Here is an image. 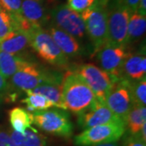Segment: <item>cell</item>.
<instances>
[{
  "label": "cell",
  "instance_id": "1",
  "mask_svg": "<svg viewBox=\"0 0 146 146\" xmlns=\"http://www.w3.org/2000/svg\"><path fill=\"white\" fill-rule=\"evenodd\" d=\"M97 100L94 92L79 75L68 71L62 80V102L65 110L80 115Z\"/></svg>",
  "mask_w": 146,
  "mask_h": 146
},
{
  "label": "cell",
  "instance_id": "2",
  "mask_svg": "<svg viewBox=\"0 0 146 146\" xmlns=\"http://www.w3.org/2000/svg\"><path fill=\"white\" fill-rule=\"evenodd\" d=\"M110 0H98V2L80 13L83 19L86 33L94 47V52L107 43V6Z\"/></svg>",
  "mask_w": 146,
  "mask_h": 146
},
{
  "label": "cell",
  "instance_id": "3",
  "mask_svg": "<svg viewBox=\"0 0 146 146\" xmlns=\"http://www.w3.org/2000/svg\"><path fill=\"white\" fill-rule=\"evenodd\" d=\"M29 46L46 63L59 68H67L68 58L54 42L49 32L42 27H31L27 30Z\"/></svg>",
  "mask_w": 146,
  "mask_h": 146
},
{
  "label": "cell",
  "instance_id": "4",
  "mask_svg": "<svg viewBox=\"0 0 146 146\" xmlns=\"http://www.w3.org/2000/svg\"><path fill=\"white\" fill-rule=\"evenodd\" d=\"M32 115L33 124L41 130L65 139L72 136L74 127L67 110L59 108L48 109L33 112Z\"/></svg>",
  "mask_w": 146,
  "mask_h": 146
},
{
  "label": "cell",
  "instance_id": "5",
  "mask_svg": "<svg viewBox=\"0 0 146 146\" xmlns=\"http://www.w3.org/2000/svg\"><path fill=\"white\" fill-rule=\"evenodd\" d=\"M108 11L107 43L111 46H126L127 26L131 11L123 0H114Z\"/></svg>",
  "mask_w": 146,
  "mask_h": 146
},
{
  "label": "cell",
  "instance_id": "6",
  "mask_svg": "<svg viewBox=\"0 0 146 146\" xmlns=\"http://www.w3.org/2000/svg\"><path fill=\"white\" fill-rule=\"evenodd\" d=\"M73 72L83 79L94 92L96 98L102 102H106L110 90L120 78L110 75L92 63L82 64Z\"/></svg>",
  "mask_w": 146,
  "mask_h": 146
},
{
  "label": "cell",
  "instance_id": "7",
  "mask_svg": "<svg viewBox=\"0 0 146 146\" xmlns=\"http://www.w3.org/2000/svg\"><path fill=\"white\" fill-rule=\"evenodd\" d=\"M125 123H114L89 127L74 137L76 146H90L110 142H117L124 135Z\"/></svg>",
  "mask_w": 146,
  "mask_h": 146
},
{
  "label": "cell",
  "instance_id": "8",
  "mask_svg": "<svg viewBox=\"0 0 146 146\" xmlns=\"http://www.w3.org/2000/svg\"><path fill=\"white\" fill-rule=\"evenodd\" d=\"M54 26L66 32L75 38L81 40L86 34L83 19L80 13L70 9L68 6L63 4L54 7L50 13Z\"/></svg>",
  "mask_w": 146,
  "mask_h": 146
},
{
  "label": "cell",
  "instance_id": "9",
  "mask_svg": "<svg viewBox=\"0 0 146 146\" xmlns=\"http://www.w3.org/2000/svg\"><path fill=\"white\" fill-rule=\"evenodd\" d=\"M130 80L120 77L108 94L105 103L116 116L125 122L127 115L133 106L129 89Z\"/></svg>",
  "mask_w": 146,
  "mask_h": 146
},
{
  "label": "cell",
  "instance_id": "10",
  "mask_svg": "<svg viewBox=\"0 0 146 146\" xmlns=\"http://www.w3.org/2000/svg\"><path fill=\"white\" fill-rule=\"evenodd\" d=\"M77 123L82 129L114 123H125L108 108L105 102L97 99L92 106L77 115Z\"/></svg>",
  "mask_w": 146,
  "mask_h": 146
},
{
  "label": "cell",
  "instance_id": "11",
  "mask_svg": "<svg viewBox=\"0 0 146 146\" xmlns=\"http://www.w3.org/2000/svg\"><path fill=\"white\" fill-rule=\"evenodd\" d=\"M128 54L126 46L106 44L96 52V56L101 66L100 68L110 75L120 77L121 70Z\"/></svg>",
  "mask_w": 146,
  "mask_h": 146
},
{
  "label": "cell",
  "instance_id": "12",
  "mask_svg": "<svg viewBox=\"0 0 146 146\" xmlns=\"http://www.w3.org/2000/svg\"><path fill=\"white\" fill-rule=\"evenodd\" d=\"M48 72L38 64L29 62L11 77V84L16 89L25 92L32 90L46 78Z\"/></svg>",
  "mask_w": 146,
  "mask_h": 146
},
{
  "label": "cell",
  "instance_id": "13",
  "mask_svg": "<svg viewBox=\"0 0 146 146\" xmlns=\"http://www.w3.org/2000/svg\"><path fill=\"white\" fill-rule=\"evenodd\" d=\"M62 80L63 76L59 73L48 72L46 78L42 83L28 91L43 95L52 102L54 107L64 110L62 102Z\"/></svg>",
  "mask_w": 146,
  "mask_h": 146
},
{
  "label": "cell",
  "instance_id": "14",
  "mask_svg": "<svg viewBox=\"0 0 146 146\" xmlns=\"http://www.w3.org/2000/svg\"><path fill=\"white\" fill-rule=\"evenodd\" d=\"M21 15L31 26L35 27H42L50 19L44 0H21Z\"/></svg>",
  "mask_w": 146,
  "mask_h": 146
},
{
  "label": "cell",
  "instance_id": "15",
  "mask_svg": "<svg viewBox=\"0 0 146 146\" xmlns=\"http://www.w3.org/2000/svg\"><path fill=\"white\" fill-rule=\"evenodd\" d=\"M146 58L145 52L129 53L121 70L120 77L129 80H140L145 77Z\"/></svg>",
  "mask_w": 146,
  "mask_h": 146
},
{
  "label": "cell",
  "instance_id": "16",
  "mask_svg": "<svg viewBox=\"0 0 146 146\" xmlns=\"http://www.w3.org/2000/svg\"><path fill=\"white\" fill-rule=\"evenodd\" d=\"M48 32L58 48L67 57H77L81 54L82 48L76 38L55 26L50 27Z\"/></svg>",
  "mask_w": 146,
  "mask_h": 146
},
{
  "label": "cell",
  "instance_id": "17",
  "mask_svg": "<svg viewBox=\"0 0 146 146\" xmlns=\"http://www.w3.org/2000/svg\"><path fill=\"white\" fill-rule=\"evenodd\" d=\"M29 46V39L27 31L17 29L0 41V51L18 54Z\"/></svg>",
  "mask_w": 146,
  "mask_h": 146
},
{
  "label": "cell",
  "instance_id": "18",
  "mask_svg": "<svg viewBox=\"0 0 146 146\" xmlns=\"http://www.w3.org/2000/svg\"><path fill=\"white\" fill-rule=\"evenodd\" d=\"M9 132L16 146H47L46 137L34 127L27 129L23 134L12 129H9Z\"/></svg>",
  "mask_w": 146,
  "mask_h": 146
},
{
  "label": "cell",
  "instance_id": "19",
  "mask_svg": "<svg viewBox=\"0 0 146 146\" xmlns=\"http://www.w3.org/2000/svg\"><path fill=\"white\" fill-rule=\"evenodd\" d=\"M29 62L19 54L0 51V73L5 79H9Z\"/></svg>",
  "mask_w": 146,
  "mask_h": 146
},
{
  "label": "cell",
  "instance_id": "20",
  "mask_svg": "<svg viewBox=\"0 0 146 146\" xmlns=\"http://www.w3.org/2000/svg\"><path fill=\"white\" fill-rule=\"evenodd\" d=\"M9 121L13 131L19 133H25L27 129L33 127V118L31 112L23 107H14L9 111Z\"/></svg>",
  "mask_w": 146,
  "mask_h": 146
},
{
  "label": "cell",
  "instance_id": "21",
  "mask_svg": "<svg viewBox=\"0 0 146 146\" xmlns=\"http://www.w3.org/2000/svg\"><path fill=\"white\" fill-rule=\"evenodd\" d=\"M125 123L131 136L138 135L143 125L146 123L145 106L133 105L130 112L127 115Z\"/></svg>",
  "mask_w": 146,
  "mask_h": 146
},
{
  "label": "cell",
  "instance_id": "22",
  "mask_svg": "<svg viewBox=\"0 0 146 146\" xmlns=\"http://www.w3.org/2000/svg\"><path fill=\"white\" fill-rule=\"evenodd\" d=\"M145 16L140 15L137 12H132L129 19L128 26H127V45L139 40L145 33Z\"/></svg>",
  "mask_w": 146,
  "mask_h": 146
},
{
  "label": "cell",
  "instance_id": "23",
  "mask_svg": "<svg viewBox=\"0 0 146 146\" xmlns=\"http://www.w3.org/2000/svg\"><path fill=\"white\" fill-rule=\"evenodd\" d=\"M25 93L28 96L21 102L26 105L27 110L29 112L46 110L51 107H54L52 102L43 95L34 94L30 91H26Z\"/></svg>",
  "mask_w": 146,
  "mask_h": 146
},
{
  "label": "cell",
  "instance_id": "24",
  "mask_svg": "<svg viewBox=\"0 0 146 146\" xmlns=\"http://www.w3.org/2000/svg\"><path fill=\"white\" fill-rule=\"evenodd\" d=\"M129 89L134 105L145 106L146 77L136 81L130 80Z\"/></svg>",
  "mask_w": 146,
  "mask_h": 146
},
{
  "label": "cell",
  "instance_id": "25",
  "mask_svg": "<svg viewBox=\"0 0 146 146\" xmlns=\"http://www.w3.org/2000/svg\"><path fill=\"white\" fill-rule=\"evenodd\" d=\"M17 29L19 28L11 16L0 6V41Z\"/></svg>",
  "mask_w": 146,
  "mask_h": 146
},
{
  "label": "cell",
  "instance_id": "26",
  "mask_svg": "<svg viewBox=\"0 0 146 146\" xmlns=\"http://www.w3.org/2000/svg\"><path fill=\"white\" fill-rule=\"evenodd\" d=\"M0 6L10 14L17 25L25 20L21 15V0H0Z\"/></svg>",
  "mask_w": 146,
  "mask_h": 146
},
{
  "label": "cell",
  "instance_id": "27",
  "mask_svg": "<svg viewBox=\"0 0 146 146\" xmlns=\"http://www.w3.org/2000/svg\"><path fill=\"white\" fill-rule=\"evenodd\" d=\"M98 0H68V7L77 13H82L84 11L94 6Z\"/></svg>",
  "mask_w": 146,
  "mask_h": 146
},
{
  "label": "cell",
  "instance_id": "28",
  "mask_svg": "<svg viewBox=\"0 0 146 146\" xmlns=\"http://www.w3.org/2000/svg\"><path fill=\"white\" fill-rule=\"evenodd\" d=\"M0 146H16L11 139L9 129L0 126Z\"/></svg>",
  "mask_w": 146,
  "mask_h": 146
},
{
  "label": "cell",
  "instance_id": "29",
  "mask_svg": "<svg viewBox=\"0 0 146 146\" xmlns=\"http://www.w3.org/2000/svg\"><path fill=\"white\" fill-rule=\"evenodd\" d=\"M124 146H146V142L142 141L137 135L130 136L126 140Z\"/></svg>",
  "mask_w": 146,
  "mask_h": 146
},
{
  "label": "cell",
  "instance_id": "30",
  "mask_svg": "<svg viewBox=\"0 0 146 146\" xmlns=\"http://www.w3.org/2000/svg\"><path fill=\"white\" fill-rule=\"evenodd\" d=\"M8 84L7 82V79L3 77V76L0 73V99L4 98L8 92Z\"/></svg>",
  "mask_w": 146,
  "mask_h": 146
},
{
  "label": "cell",
  "instance_id": "31",
  "mask_svg": "<svg viewBox=\"0 0 146 146\" xmlns=\"http://www.w3.org/2000/svg\"><path fill=\"white\" fill-rule=\"evenodd\" d=\"M140 0H123L125 5L130 9L131 12H136Z\"/></svg>",
  "mask_w": 146,
  "mask_h": 146
},
{
  "label": "cell",
  "instance_id": "32",
  "mask_svg": "<svg viewBox=\"0 0 146 146\" xmlns=\"http://www.w3.org/2000/svg\"><path fill=\"white\" fill-rule=\"evenodd\" d=\"M136 12L142 16H146V0H140Z\"/></svg>",
  "mask_w": 146,
  "mask_h": 146
},
{
  "label": "cell",
  "instance_id": "33",
  "mask_svg": "<svg viewBox=\"0 0 146 146\" xmlns=\"http://www.w3.org/2000/svg\"><path fill=\"white\" fill-rule=\"evenodd\" d=\"M90 146H119L117 142H110V143H105V144H99V145H94Z\"/></svg>",
  "mask_w": 146,
  "mask_h": 146
},
{
  "label": "cell",
  "instance_id": "34",
  "mask_svg": "<svg viewBox=\"0 0 146 146\" xmlns=\"http://www.w3.org/2000/svg\"><path fill=\"white\" fill-rule=\"evenodd\" d=\"M1 102H2V100L0 99V103H1Z\"/></svg>",
  "mask_w": 146,
  "mask_h": 146
}]
</instances>
